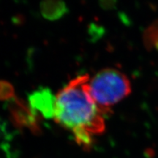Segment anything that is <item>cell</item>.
<instances>
[{
	"mask_svg": "<svg viewBox=\"0 0 158 158\" xmlns=\"http://www.w3.org/2000/svg\"><path fill=\"white\" fill-rule=\"evenodd\" d=\"M154 47H155V48H157V50H158V41H157V43H155V46H154Z\"/></svg>",
	"mask_w": 158,
	"mask_h": 158,
	"instance_id": "9c48e42d",
	"label": "cell"
},
{
	"mask_svg": "<svg viewBox=\"0 0 158 158\" xmlns=\"http://www.w3.org/2000/svg\"><path fill=\"white\" fill-rule=\"evenodd\" d=\"M8 108L15 125L19 127H27L35 133L40 132L39 117L40 116L24 100L15 97L10 100Z\"/></svg>",
	"mask_w": 158,
	"mask_h": 158,
	"instance_id": "3957f363",
	"label": "cell"
},
{
	"mask_svg": "<svg viewBox=\"0 0 158 158\" xmlns=\"http://www.w3.org/2000/svg\"><path fill=\"white\" fill-rule=\"evenodd\" d=\"M40 11L45 19L56 21L64 17L68 12V8L64 0H42Z\"/></svg>",
	"mask_w": 158,
	"mask_h": 158,
	"instance_id": "5b68a950",
	"label": "cell"
},
{
	"mask_svg": "<svg viewBox=\"0 0 158 158\" xmlns=\"http://www.w3.org/2000/svg\"><path fill=\"white\" fill-rule=\"evenodd\" d=\"M99 4L102 9L110 10L116 7L117 0H99Z\"/></svg>",
	"mask_w": 158,
	"mask_h": 158,
	"instance_id": "ba28073f",
	"label": "cell"
},
{
	"mask_svg": "<svg viewBox=\"0 0 158 158\" xmlns=\"http://www.w3.org/2000/svg\"><path fill=\"white\" fill-rule=\"evenodd\" d=\"M89 92L94 101L104 115L111 108L129 95L132 92L130 79L115 68L99 71L89 81Z\"/></svg>",
	"mask_w": 158,
	"mask_h": 158,
	"instance_id": "7a4b0ae2",
	"label": "cell"
},
{
	"mask_svg": "<svg viewBox=\"0 0 158 158\" xmlns=\"http://www.w3.org/2000/svg\"><path fill=\"white\" fill-rule=\"evenodd\" d=\"M29 105L41 117L54 118L56 106V96L50 89L39 88L29 95Z\"/></svg>",
	"mask_w": 158,
	"mask_h": 158,
	"instance_id": "277c9868",
	"label": "cell"
},
{
	"mask_svg": "<svg viewBox=\"0 0 158 158\" xmlns=\"http://www.w3.org/2000/svg\"><path fill=\"white\" fill-rule=\"evenodd\" d=\"M158 41V21L148 27L143 35V43L147 48H152Z\"/></svg>",
	"mask_w": 158,
	"mask_h": 158,
	"instance_id": "8992f818",
	"label": "cell"
},
{
	"mask_svg": "<svg viewBox=\"0 0 158 158\" xmlns=\"http://www.w3.org/2000/svg\"><path fill=\"white\" fill-rule=\"evenodd\" d=\"M15 98L14 88L10 83L0 81V100H10Z\"/></svg>",
	"mask_w": 158,
	"mask_h": 158,
	"instance_id": "52a82bcc",
	"label": "cell"
},
{
	"mask_svg": "<svg viewBox=\"0 0 158 158\" xmlns=\"http://www.w3.org/2000/svg\"><path fill=\"white\" fill-rule=\"evenodd\" d=\"M89 81L88 74L81 75L59 91L54 116L55 122L70 131L76 143L86 149L106 129L105 115L90 94Z\"/></svg>",
	"mask_w": 158,
	"mask_h": 158,
	"instance_id": "6da1fadb",
	"label": "cell"
}]
</instances>
